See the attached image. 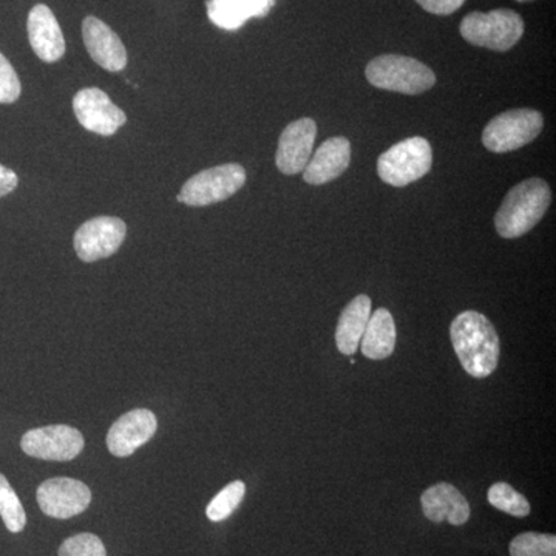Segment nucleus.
Listing matches in <instances>:
<instances>
[{
	"mask_svg": "<svg viewBox=\"0 0 556 556\" xmlns=\"http://www.w3.org/2000/svg\"><path fill=\"white\" fill-rule=\"evenodd\" d=\"M450 338L464 371L477 379L489 378L500 362L501 343L495 327L484 314L464 311L452 321Z\"/></svg>",
	"mask_w": 556,
	"mask_h": 556,
	"instance_id": "f257e3e1",
	"label": "nucleus"
},
{
	"mask_svg": "<svg viewBox=\"0 0 556 556\" xmlns=\"http://www.w3.org/2000/svg\"><path fill=\"white\" fill-rule=\"evenodd\" d=\"M552 203L551 188L544 179L530 178L508 190L496 212L495 226L503 239H518L530 232Z\"/></svg>",
	"mask_w": 556,
	"mask_h": 556,
	"instance_id": "f03ea898",
	"label": "nucleus"
},
{
	"mask_svg": "<svg viewBox=\"0 0 556 556\" xmlns=\"http://www.w3.org/2000/svg\"><path fill=\"white\" fill-rule=\"evenodd\" d=\"M367 79L378 89L404 94H420L437 84L433 70L399 54H383L369 62Z\"/></svg>",
	"mask_w": 556,
	"mask_h": 556,
	"instance_id": "7ed1b4c3",
	"label": "nucleus"
},
{
	"mask_svg": "<svg viewBox=\"0 0 556 556\" xmlns=\"http://www.w3.org/2000/svg\"><path fill=\"white\" fill-rule=\"evenodd\" d=\"M525 35V21L515 11L501 9L468 14L460 24V36L471 46L493 51L514 49Z\"/></svg>",
	"mask_w": 556,
	"mask_h": 556,
	"instance_id": "20e7f679",
	"label": "nucleus"
},
{
	"mask_svg": "<svg viewBox=\"0 0 556 556\" xmlns=\"http://www.w3.org/2000/svg\"><path fill=\"white\" fill-rule=\"evenodd\" d=\"M433 163V150L426 138L413 137L397 142L379 156L380 179L394 188H405L426 177Z\"/></svg>",
	"mask_w": 556,
	"mask_h": 556,
	"instance_id": "39448f33",
	"label": "nucleus"
},
{
	"mask_svg": "<svg viewBox=\"0 0 556 556\" xmlns=\"http://www.w3.org/2000/svg\"><path fill=\"white\" fill-rule=\"evenodd\" d=\"M543 126V115L538 110H508L486 124L482 142L493 153L514 152L536 139Z\"/></svg>",
	"mask_w": 556,
	"mask_h": 556,
	"instance_id": "423d86ee",
	"label": "nucleus"
},
{
	"mask_svg": "<svg viewBox=\"0 0 556 556\" xmlns=\"http://www.w3.org/2000/svg\"><path fill=\"white\" fill-rule=\"evenodd\" d=\"M247 182V170L230 163L200 172L178 193V201L192 207L208 206L230 199Z\"/></svg>",
	"mask_w": 556,
	"mask_h": 556,
	"instance_id": "0eeeda50",
	"label": "nucleus"
},
{
	"mask_svg": "<svg viewBox=\"0 0 556 556\" xmlns=\"http://www.w3.org/2000/svg\"><path fill=\"white\" fill-rule=\"evenodd\" d=\"M83 433L70 426H49L27 431L21 439L25 455L43 460L75 459L84 450Z\"/></svg>",
	"mask_w": 556,
	"mask_h": 556,
	"instance_id": "6e6552de",
	"label": "nucleus"
},
{
	"mask_svg": "<svg viewBox=\"0 0 556 556\" xmlns=\"http://www.w3.org/2000/svg\"><path fill=\"white\" fill-rule=\"evenodd\" d=\"M127 236L123 219L98 217L89 219L75 233V251L86 263L98 262L115 254Z\"/></svg>",
	"mask_w": 556,
	"mask_h": 556,
	"instance_id": "1a4fd4ad",
	"label": "nucleus"
},
{
	"mask_svg": "<svg viewBox=\"0 0 556 556\" xmlns=\"http://www.w3.org/2000/svg\"><path fill=\"white\" fill-rule=\"evenodd\" d=\"M91 503V492L84 482L72 478L47 479L39 485L38 504L47 517H78Z\"/></svg>",
	"mask_w": 556,
	"mask_h": 556,
	"instance_id": "9d476101",
	"label": "nucleus"
},
{
	"mask_svg": "<svg viewBox=\"0 0 556 556\" xmlns=\"http://www.w3.org/2000/svg\"><path fill=\"white\" fill-rule=\"evenodd\" d=\"M73 110L84 129L112 137L127 123L126 113L113 104L101 89H84L73 100Z\"/></svg>",
	"mask_w": 556,
	"mask_h": 556,
	"instance_id": "9b49d317",
	"label": "nucleus"
},
{
	"mask_svg": "<svg viewBox=\"0 0 556 556\" xmlns=\"http://www.w3.org/2000/svg\"><path fill=\"white\" fill-rule=\"evenodd\" d=\"M159 428V420L150 409L137 408L121 416L108 434L109 452L116 457L134 455L142 445L148 444Z\"/></svg>",
	"mask_w": 556,
	"mask_h": 556,
	"instance_id": "f8f14e48",
	"label": "nucleus"
},
{
	"mask_svg": "<svg viewBox=\"0 0 556 556\" xmlns=\"http://www.w3.org/2000/svg\"><path fill=\"white\" fill-rule=\"evenodd\" d=\"M317 126L311 118L294 121L278 139L276 164L285 175H295L305 170L313 155Z\"/></svg>",
	"mask_w": 556,
	"mask_h": 556,
	"instance_id": "ddd939ff",
	"label": "nucleus"
},
{
	"mask_svg": "<svg viewBox=\"0 0 556 556\" xmlns=\"http://www.w3.org/2000/svg\"><path fill=\"white\" fill-rule=\"evenodd\" d=\"M83 38L91 60L108 72H121L127 65V51L108 24L89 16L83 22Z\"/></svg>",
	"mask_w": 556,
	"mask_h": 556,
	"instance_id": "4468645a",
	"label": "nucleus"
},
{
	"mask_svg": "<svg viewBox=\"0 0 556 556\" xmlns=\"http://www.w3.org/2000/svg\"><path fill=\"white\" fill-rule=\"evenodd\" d=\"M28 39L36 56L43 62H58L65 54V39L60 22L49 7H33L27 22Z\"/></svg>",
	"mask_w": 556,
	"mask_h": 556,
	"instance_id": "2eb2a0df",
	"label": "nucleus"
},
{
	"mask_svg": "<svg viewBox=\"0 0 556 556\" xmlns=\"http://www.w3.org/2000/svg\"><path fill=\"white\" fill-rule=\"evenodd\" d=\"M422 511L431 522L448 521L452 526H464L470 519V504L455 485L439 482L420 496Z\"/></svg>",
	"mask_w": 556,
	"mask_h": 556,
	"instance_id": "dca6fc26",
	"label": "nucleus"
},
{
	"mask_svg": "<svg viewBox=\"0 0 556 556\" xmlns=\"http://www.w3.org/2000/svg\"><path fill=\"white\" fill-rule=\"evenodd\" d=\"M350 161V141L343 137L329 138L316 150V155L306 164L303 179L308 185H327L348 169Z\"/></svg>",
	"mask_w": 556,
	"mask_h": 556,
	"instance_id": "f3484780",
	"label": "nucleus"
},
{
	"mask_svg": "<svg viewBox=\"0 0 556 556\" xmlns=\"http://www.w3.org/2000/svg\"><path fill=\"white\" fill-rule=\"evenodd\" d=\"M277 0H207V16L212 24L226 31H236L249 20L266 17Z\"/></svg>",
	"mask_w": 556,
	"mask_h": 556,
	"instance_id": "a211bd4d",
	"label": "nucleus"
},
{
	"mask_svg": "<svg viewBox=\"0 0 556 556\" xmlns=\"http://www.w3.org/2000/svg\"><path fill=\"white\" fill-rule=\"evenodd\" d=\"M369 316H371V299L368 295H357L348 303L346 308L340 314L338 329H336V343L340 353L345 356H353L356 353L364 338Z\"/></svg>",
	"mask_w": 556,
	"mask_h": 556,
	"instance_id": "6ab92c4d",
	"label": "nucleus"
},
{
	"mask_svg": "<svg viewBox=\"0 0 556 556\" xmlns=\"http://www.w3.org/2000/svg\"><path fill=\"white\" fill-rule=\"evenodd\" d=\"M362 342V353L371 361H383L393 354L396 346V324L390 311L376 309L369 316Z\"/></svg>",
	"mask_w": 556,
	"mask_h": 556,
	"instance_id": "aec40b11",
	"label": "nucleus"
},
{
	"mask_svg": "<svg viewBox=\"0 0 556 556\" xmlns=\"http://www.w3.org/2000/svg\"><path fill=\"white\" fill-rule=\"evenodd\" d=\"M0 517L11 533H21L27 525V515L20 496L2 473H0Z\"/></svg>",
	"mask_w": 556,
	"mask_h": 556,
	"instance_id": "412c9836",
	"label": "nucleus"
},
{
	"mask_svg": "<svg viewBox=\"0 0 556 556\" xmlns=\"http://www.w3.org/2000/svg\"><path fill=\"white\" fill-rule=\"evenodd\" d=\"M489 503L497 510L506 511L515 518H526L530 514V504L525 495L517 492L514 486L506 482H496L490 486Z\"/></svg>",
	"mask_w": 556,
	"mask_h": 556,
	"instance_id": "4be33fe9",
	"label": "nucleus"
},
{
	"mask_svg": "<svg viewBox=\"0 0 556 556\" xmlns=\"http://www.w3.org/2000/svg\"><path fill=\"white\" fill-rule=\"evenodd\" d=\"M244 493H247V485L241 481L230 482L229 485H226L222 492L218 493L214 500L208 503L206 508L207 518L211 521L219 522L228 519L233 511L237 510V507L240 506L241 501H243Z\"/></svg>",
	"mask_w": 556,
	"mask_h": 556,
	"instance_id": "5701e85b",
	"label": "nucleus"
},
{
	"mask_svg": "<svg viewBox=\"0 0 556 556\" xmlns=\"http://www.w3.org/2000/svg\"><path fill=\"white\" fill-rule=\"evenodd\" d=\"M510 556H556V536L551 533H521L510 543Z\"/></svg>",
	"mask_w": 556,
	"mask_h": 556,
	"instance_id": "b1692460",
	"label": "nucleus"
},
{
	"mask_svg": "<svg viewBox=\"0 0 556 556\" xmlns=\"http://www.w3.org/2000/svg\"><path fill=\"white\" fill-rule=\"evenodd\" d=\"M60 556H108V552L100 538L93 533H79L61 544Z\"/></svg>",
	"mask_w": 556,
	"mask_h": 556,
	"instance_id": "393cba45",
	"label": "nucleus"
},
{
	"mask_svg": "<svg viewBox=\"0 0 556 556\" xmlns=\"http://www.w3.org/2000/svg\"><path fill=\"white\" fill-rule=\"evenodd\" d=\"M21 80L10 61L0 53V102L13 104L21 97Z\"/></svg>",
	"mask_w": 556,
	"mask_h": 556,
	"instance_id": "a878e982",
	"label": "nucleus"
},
{
	"mask_svg": "<svg viewBox=\"0 0 556 556\" xmlns=\"http://www.w3.org/2000/svg\"><path fill=\"white\" fill-rule=\"evenodd\" d=\"M428 13L439 14V16H447L455 13L464 5L466 0H416Z\"/></svg>",
	"mask_w": 556,
	"mask_h": 556,
	"instance_id": "bb28decb",
	"label": "nucleus"
},
{
	"mask_svg": "<svg viewBox=\"0 0 556 556\" xmlns=\"http://www.w3.org/2000/svg\"><path fill=\"white\" fill-rule=\"evenodd\" d=\"M20 185V178L13 170L7 169L0 164V199L9 195Z\"/></svg>",
	"mask_w": 556,
	"mask_h": 556,
	"instance_id": "cd10ccee",
	"label": "nucleus"
},
{
	"mask_svg": "<svg viewBox=\"0 0 556 556\" xmlns=\"http://www.w3.org/2000/svg\"><path fill=\"white\" fill-rule=\"evenodd\" d=\"M518 2H530V0H518Z\"/></svg>",
	"mask_w": 556,
	"mask_h": 556,
	"instance_id": "c85d7f7f",
	"label": "nucleus"
}]
</instances>
